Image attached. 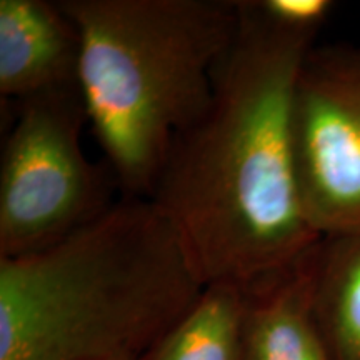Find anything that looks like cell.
I'll return each instance as SVG.
<instances>
[{
  "mask_svg": "<svg viewBox=\"0 0 360 360\" xmlns=\"http://www.w3.org/2000/svg\"><path fill=\"white\" fill-rule=\"evenodd\" d=\"M82 37L60 2L0 0V92L19 101L79 87Z\"/></svg>",
  "mask_w": 360,
  "mask_h": 360,
  "instance_id": "cell-6",
  "label": "cell"
},
{
  "mask_svg": "<svg viewBox=\"0 0 360 360\" xmlns=\"http://www.w3.org/2000/svg\"><path fill=\"white\" fill-rule=\"evenodd\" d=\"M309 252L277 281L249 292L244 360H334L315 319Z\"/></svg>",
  "mask_w": 360,
  "mask_h": 360,
  "instance_id": "cell-7",
  "label": "cell"
},
{
  "mask_svg": "<svg viewBox=\"0 0 360 360\" xmlns=\"http://www.w3.org/2000/svg\"><path fill=\"white\" fill-rule=\"evenodd\" d=\"M250 4L267 24L307 37H317L335 8L330 0H250Z\"/></svg>",
  "mask_w": 360,
  "mask_h": 360,
  "instance_id": "cell-10",
  "label": "cell"
},
{
  "mask_svg": "<svg viewBox=\"0 0 360 360\" xmlns=\"http://www.w3.org/2000/svg\"><path fill=\"white\" fill-rule=\"evenodd\" d=\"M249 292L232 283H207L172 327L139 360H244Z\"/></svg>",
  "mask_w": 360,
  "mask_h": 360,
  "instance_id": "cell-9",
  "label": "cell"
},
{
  "mask_svg": "<svg viewBox=\"0 0 360 360\" xmlns=\"http://www.w3.org/2000/svg\"><path fill=\"white\" fill-rule=\"evenodd\" d=\"M314 312L334 360H360V231L323 236L309 252Z\"/></svg>",
  "mask_w": 360,
  "mask_h": 360,
  "instance_id": "cell-8",
  "label": "cell"
},
{
  "mask_svg": "<svg viewBox=\"0 0 360 360\" xmlns=\"http://www.w3.org/2000/svg\"><path fill=\"white\" fill-rule=\"evenodd\" d=\"M82 37L79 87L120 195L150 199L214 97L237 0H60Z\"/></svg>",
  "mask_w": 360,
  "mask_h": 360,
  "instance_id": "cell-3",
  "label": "cell"
},
{
  "mask_svg": "<svg viewBox=\"0 0 360 360\" xmlns=\"http://www.w3.org/2000/svg\"><path fill=\"white\" fill-rule=\"evenodd\" d=\"M205 115L177 139L150 199L169 215L207 283L255 292L321 240L297 188L290 103L315 37L283 32L250 0Z\"/></svg>",
  "mask_w": 360,
  "mask_h": 360,
  "instance_id": "cell-1",
  "label": "cell"
},
{
  "mask_svg": "<svg viewBox=\"0 0 360 360\" xmlns=\"http://www.w3.org/2000/svg\"><path fill=\"white\" fill-rule=\"evenodd\" d=\"M119 360H139V359H119Z\"/></svg>",
  "mask_w": 360,
  "mask_h": 360,
  "instance_id": "cell-11",
  "label": "cell"
},
{
  "mask_svg": "<svg viewBox=\"0 0 360 360\" xmlns=\"http://www.w3.org/2000/svg\"><path fill=\"white\" fill-rule=\"evenodd\" d=\"M19 102L0 162V259L51 249L122 197L105 160L90 162L82 150L80 87Z\"/></svg>",
  "mask_w": 360,
  "mask_h": 360,
  "instance_id": "cell-4",
  "label": "cell"
},
{
  "mask_svg": "<svg viewBox=\"0 0 360 360\" xmlns=\"http://www.w3.org/2000/svg\"><path fill=\"white\" fill-rule=\"evenodd\" d=\"M297 188L319 236L360 231V47L314 45L290 103Z\"/></svg>",
  "mask_w": 360,
  "mask_h": 360,
  "instance_id": "cell-5",
  "label": "cell"
},
{
  "mask_svg": "<svg viewBox=\"0 0 360 360\" xmlns=\"http://www.w3.org/2000/svg\"><path fill=\"white\" fill-rule=\"evenodd\" d=\"M204 287L169 215L120 197L51 249L0 259V360L139 359Z\"/></svg>",
  "mask_w": 360,
  "mask_h": 360,
  "instance_id": "cell-2",
  "label": "cell"
}]
</instances>
